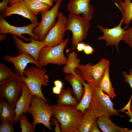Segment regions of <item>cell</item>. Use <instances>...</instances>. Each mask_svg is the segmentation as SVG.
I'll return each instance as SVG.
<instances>
[{
  "label": "cell",
  "instance_id": "obj_1",
  "mask_svg": "<svg viewBox=\"0 0 132 132\" xmlns=\"http://www.w3.org/2000/svg\"><path fill=\"white\" fill-rule=\"evenodd\" d=\"M53 116L59 122L62 132H76L84 113L76 106L57 104L52 105Z\"/></svg>",
  "mask_w": 132,
  "mask_h": 132
},
{
  "label": "cell",
  "instance_id": "obj_2",
  "mask_svg": "<svg viewBox=\"0 0 132 132\" xmlns=\"http://www.w3.org/2000/svg\"><path fill=\"white\" fill-rule=\"evenodd\" d=\"M47 71L45 68H39L32 65L27 67L24 71L25 77L21 78L27 85L33 95H36L44 100L47 103L49 101L44 95L42 91V86H48L49 77L46 74Z\"/></svg>",
  "mask_w": 132,
  "mask_h": 132
},
{
  "label": "cell",
  "instance_id": "obj_3",
  "mask_svg": "<svg viewBox=\"0 0 132 132\" xmlns=\"http://www.w3.org/2000/svg\"><path fill=\"white\" fill-rule=\"evenodd\" d=\"M110 63L107 59L101 58L99 62L94 65L90 63L85 65L79 64L75 71L81 79L94 88L99 87L105 69Z\"/></svg>",
  "mask_w": 132,
  "mask_h": 132
},
{
  "label": "cell",
  "instance_id": "obj_4",
  "mask_svg": "<svg viewBox=\"0 0 132 132\" xmlns=\"http://www.w3.org/2000/svg\"><path fill=\"white\" fill-rule=\"evenodd\" d=\"M33 119L32 123L36 130V125L42 123L49 130L52 129L50 122L53 116L52 105L49 104L43 99L36 95H33L28 112Z\"/></svg>",
  "mask_w": 132,
  "mask_h": 132
},
{
  "label": "cell",
  "instance_id": "obj_5",
  "mask_svg": "<svg viewBox=\"0 0 132 132\" xmlns=\"http://www.w3.org/2000/svg\"><path fill=\"white\" fill-rule=\"evenodd\" d=\"M114 105L110 97L99 87L94 88L89 108L98 118L120 115V110L114 109Z\"/></svg>",
  "mask_w": 132,
  "mask_h": 132
},
{
  "label": "cell",
  "instance_id": "obj_6",
  "mask_svg": "<svg viewBox=\"0 0 132 132\" xmlns=\"http://www.w3.org/2000/svg\"><path fill=\"white\" fill-rule=\"evenodd\" d=\"M90 27L89 22L83 17L72 13L69 14L65 28L66 31H70L72 33L71 50L76 49L77 44L87 37Z\"/></svg>",
  "mask_w": 132,
  "mask_h": 132
},
{
  "label": "cell",
  "instance_id": "obj_7",
  "mask_svg": "<svg viewBox=\"0 0 132 132\" xmlns=\"http://www.w3.org/2000/svg\"><path fill=\"white\" fill-rule=\"evenodd\" d=\"M69 38L65 39L62 43L52 46H46L40 51L38 62L42 67L49 64L59 66L66 65L67 58L64 54V50L69 41Z\"/></svg>",
  "mask_w": 132,
  "mask_h": 132
},
{
  "label": "cell",
  "instance_id": "obj_8",
  "mask_svg": "<svg viewBox=\"0 0 132 132\" xmlns=\"http://www.w3.org/2000/svg\"><path fill=\"white\" fill-rule=\"evenodd\" d=\"M14 74L0 85V97L4 99L14 109L20 97L23 82L16 70Z\"/></svg>",
  "mask_w": 132,
  "mask_h": 132
},
{
  "label": "cell",
  "instance_id": "obj_9",
  "mask_svg": "<svg viewBox=\"0 0 132 132\" xmlns=\"http://www.w3.org/2000/svg\"><path fill=\"white\" fill-rule=\"evenodd\" d=\"M62 0H60L56 2L50 10L40 12L41 21L37 26L33 28L32 31L36 40L43 41L49 31L56 23L55 20L59 13V8Z\"/></svg>",
  "mask_w": 132,
  "mask_h": 132
},
{
  "label": "cell",
  "instance_id": "obj_10",
  "mask_svg": "<svg viewBox=\"0 0 132 132\" xmlns=\"http://www.w3.org/2000/svg\"><path fill=\"white\" fill-rule=\"evenodd\" d=\"M124 17L122 16L119 23L113 28H104L102 25H98L97 27L103 33V35L99 37L98 40H104L106 42V46H111L113 50V46H115L118 53L119 52V45L120 42L123 40L126 30L129 25H125L122 28V25L123 23Z\"/></svg>",
  "mask_w": 132,
  "mask_h": 132
},
{
  "label": "cell",
  "instance_id": "obj_11",
  "mask_svg": "<svg viewBox=\"0 0 132 132\" xmlns=\"http://www.w3.org/2000/svg\"><path fill=\"white\" fill-rule=\"evenodd\" d=\"M56 23L50 30L43 41L47 46H52L59 44L64 41L65 26L67 19L62 12H59Z\"/></svg>",
  "mask_w": 132,
  "mask_h": 132
},
{
  "label": "cell",
  "instance_id": "obj_12",
  "mask_svg": "<svg viewBox=\"0 0 132 132\" xmlns=\"http://www.w3.org/2000/svg\"><path fill=\"white\" fill-rule=\"evenodd\" d=\"M12 37L16 47L19 51V54L23 52L26 53L32 56L37 62L40 51L47 46V44L43 41H38L32 36L29 38L31 42L28 43H24L16 35H12Z\"/></svg>",
  "mask_w": 132,
  "mask_h": 132
},
{
  "label": "cell",
  "instance_id": "obj_13",
  "mask_svg": "<svg viewBox=\"0 0 132 132\" xmlns=\"http://www.w3.org/2000/svg\"><path fill=\"white\" fill-rule=\"evenodd\" d=\"M38 23H32L22 27H16L9 24L4 19L1 15H0V34L10 33L18 37H21L26 41H30L29 38H26L22 34H26L33 37L35 39V36L32 31L33 28L37 26Z\"/></svg>",
  "mask_w": 132,
  "mask_h": 132
},
{
  "label": "cell",
  "instance_id": "obj_14",
  "mask_svg": "<svg viewBox=\"0 0 132 132\" xmlns=\"http://www.w3.org/2000/svg\"><path fill=\"white\" fill-rule=\"evenodd\" d=\"M3 59L4 61L12 63L14 66L15 70L17 71L22 77H26L24 74V71L29 63L34 64L39 68H43L32 56L24 52L15 57L6 55L3 56Z\"/></svg>",
  "mask_w": 132,
  "mask_h": 132
},
{
  "label": "cell",
  "instance_id": "obj_15",
  "mask_svg": "<svg viewBox=\"0 0 132 132\" xmlns=\"http://www.w3.org/2000/svg\"><path fill=\"white\" fill-rule=\"evenodd\" d=\"M90 0H69L67 7L70 13L79 15L90 22L94 15L93 7L90 3Z\"/></svg>",
  "mask_w": 132,
  "mask_h": 132
},
{
  "label": "cell",
  "instance_id": "obj_16",
  "mask_svg": "<svg viewBox=\"0 0 132 132\" xmlns=\"http://www.w3.org/2000/svg\"><path fill=\"white\" fill-rule=\"evenodd\" d=\"M33 96L27 86L23 82L22 93L15 109V116L14 119L15 124H16L19 121L21 114H26L28 112Z\"/></svg>",
  "mask_w": 132,
  "mask_h": 132
},
{
  "label": "cell",
  "instance_id": "obj_17",
  "mask_svg": "<svg viewBox=\"0 0 132 132\" xmlns=\"http://www.w3.org/2000/svg\"><path fill=\"white\" fill-rule=\"evenodd\" d=\"M13 14L20 15L27 18L32 23H39L37 17L31 12L23 0L8 7L6 9L1 13L4 18Z\"/></svg>",
  "mask_w": 132,
  "mask_h": 132
},
{
  "label": "cell",
  "instance_id": "obj_18",
  "mask_svg": "<svg viewBox=\"0 0 132 132\" xmlns=\"http://www.w3.org/2000/svg\"><path fill=\"white\" fill-rule=\"evenodd\" d=\"M64 78L66 81L71 84L75 98L79 102L84 92V88L83 86L81 78L77 74L76 75L70 74H67Z\"/></svg>",
  "mask_w": 132,
  "mask_h": 132
},
{
  "label": "cell",
  "instance_id": "obj_19",
  "mask_svg": "<svg viewBox=\"0 0 132 132\" xmlns=\"http://www.w3.org/2000/svg\"><path fill=\"white\" fill-rule=\"evenodd\" d=\"M81 81L84 88V92L81 99L76 106V108L84 113L85 110L89 108L94 88L83 80L81 79Z\"/></svg>",
  "mask_w": 132,
  "mask_h": 132
},
{
  "label": "cell",
  "instance_id": "obj_20",
  "mask_svg": "<svg viewBox=\"0 0 132 132\" xmlns=\"http://www.w3.org/2000/svg\"><path fill=\"white\" fill-rule=\"evenodd\" d=\"M110 117L103 116L98 118L96 121L99 127L104 132H127L128 129L123 128L114 124Z\"/></svg>",
  "mask_w": 132,
  "mask_h": 132
},
{
  "label": "cell",
  "instance_id": "obj_21",
  "mask_svg": "<svg viewBox=\"0 0 132 132\" xmlns=\"http://www.w3.org/2000/svg\"><path fill=\"white\" fill-rule=\"evenodd\" d=\"M98 118L89 108L86 110L76 132H89L92 125Z\"/></svg>",
  "mask_w": 132,
  "mask_h": 132
},
{
  "label": "cell",
  "instance_id": "obj_22",
  "mask_svg": "<svg viewBox=\"0 0 132 132\" xmlns=\"http://www.w3.org/2000/svg\"><path fill=\"white\" fill-rule=\"evenodd\" d=\"M110 65L107 66L100 82L99 87L112 99L116 97L110 76Z\"/></svg>",
  "mask_w": 132,
  "mask_h": 132
},
{
  "label": "cell",
  "instance_id": "obj_23",
  "mask_svg": "<svg viewBox=\"0 0 132 132\" xmlns=\"http://www.w3.org/2000/svg\"><path fill=\"white\" fill-rule=\"evenodd\" d=\"M118 3L117 6L124 17L123 23L125 25H129L132 21V2L131 0H125L123 1L120 0Z\"/></svg>",
  "mask_w": 132,
  "mask_h": 132
},
{
  "label": "cell",
  "instance_id": "obj_24",
  "mask_svg": "<svg viewBox=\"0 0 132 132\" xmlns=\"http://www.w3.org/2000/svg\"><path fill=\"white\" fill-rule=\"evenodd\" d=\"M72 89H62L59 95L57 101V104L76 106L78 103L76 98L72 95Z\"/></svg>",
  "mask_w": 132,
  "mask_h": 132
},
{
  "label": "cell",
  "instance_id": "obj_25",
  "mask_svg": "<svg viewBox=\"0 0 132 132\" xmlns=\"http://www.w3.org/2000/svg\"><path fill=\"white\" fill-rule=\"evenodd\" d=\"M77 56V53L74 50L68 54L67 63L63 68L64 72L66 74L77 75L75 70L80 61V59L78 58Z\"/></svg>",
  "mask_w": 132,
  "mask_h": 132
},
{
  "label": "cell",
  "instance_id": "obj_26",
  "mask_svg": "<svg viewBox=\"0 0 132 132\" xmlns=\"http://www.w3.org/2000/svg\"><path fill=\"white\" fill-rule=\"evenodd\" d=\"M23 2L31 12L36 16L39 13L49 10L48 4L35 0H23Z\"/></svg>",
  "mask_w": 132,
  "mask_h": 132
},
{
  "label": "cell",
  "instance_id": "obj_27",
  "mask_svg": "<svg viewBox=\"0 0 132 132\" xmlns=\"http://www.w3.org/2000/svg\"><path fill=\"white\" fill-rule=\"evenodd\" d=\"M0 100L3 105L2 111L0 115V121L14 120L15 116V109L4 99L0 97Z\"/></svg>",
  "mask_w": 132,
  "mask_h": 132
},
{
  "label": "cell",
  "instance_id": "obj_28",
  "mask_svg": "<svg viewBox=\"0 0 132 132\" xmlns=\"http://www.w3.org/2000/svg\"><path fill=\"white\" fill-rule=\"evenodd\" d=\"M15 73L4 63H0V85L12 76Z\"/></svg>",
  "mask_w": 132,
  "mask_h": 132
},
{
  "label": "cell",
  "instance_id": "obj_29",
  "mask_svg": "<svg viewBox=\"0 0 132 132\" xmlns=\"http://www.w3.org/2000/svg\"><path fill=\"white\" fill-rule=\"evenodd\" d=\"M19 121L22 132H34L35 131L32 123L28 120L26 114H22L20 116Z\"/></svg>",
  "mask_w": 132,
  "mask_h": 132
},
{
  "label": "cell",
  "instance_id": "obj_30",
  "mask_svg": "<svg viewBox=\"0 0 132 132\" xmlns=\"http://www.w3.org/2000/svg\"><path fill=\"white\" fill-rule=\"evenodd\" d=\"M13 120L1 121L0 124V132H14L15 128Z\"/></svg>",
  "mask_w": 132,
  "mask_h": 132
},
{
  "label": "cell",
  "instance_id": "obj_31",
  "mask_svg": "<svg viewBox=\"0 0 132 132\" xmlns=\"http://www.w3.org/2000/svg\"><path fill=\"white\" fill-rule=\"evenodd\" d=\"M124 43L132 48V26L125 30L123 40Z\"/></svg>",
  "mask_w": 132,
  "mask_h": 132
},
{
  "label": "cell",
  "instance_id": "obj_32",
  "mask_svg": "<svg viewBox=\"0 0 132 132\" xmlns=\"http://www.w3.org/2000/svg\"><path fill=\"white\" fill-rule=\"evenodd\" d=\"M122 74L124 78L125 82L129 84L132 89V69H130L129 70V74L124 71L122 72ZM131 111L132 113V106Z\"/></svg>",
  "mask_w": 132,
  "mask_h": 132
},
{
  "label": "cell",
  "instance_id": "obj_33",
  "mask_svg": "<svg viewBox=\"0 0 132 132\" xmlns=\"http://www.w3.org/2000/svg\"><path fill=\"white\" fill-rule=\"evenodd\" d=\"M51 119L55 125V128L54 129L55 132H61V130L60 126V123L59 121L54 117L52 116Z\"/></svg>",
  "mask_w": 132,
  "mask_h": 132
},
{
  "label": "cell",
  "instance_id": "obj_34",
  "mask_svg": "<svg viewBox=\"0 0 132 132\" xmlns=\"http://www.w3.org/2000/svg\"><path fill=\"white\" fill-rule=\"evenodd\" d=\"M83 51L86 55H88L93 54L95 50L91 46L88 44H86Z\"/></svg>",
  "mask_w": 132,
  "mask_h": 132
},
{
  "label": "cell",
  "instance_id": "obj_35",
  "mask_svg": "<svg viewBox=\"0 0 132 132\" xmlns=\"http://www.w3.org/2000/svg\"><path fill=\"white\" fill-rule=\"evenodd\" d=\"M9 3V0H2V1L0 3V13L2 12L5 10L8 7V3Z\"/></svg>",
  "mask_w": 132,
  "mask_h": 132
},
{
  "label": "cell",
  "instance_id": "obj_36",
  "mask_svg": "<svg viewBox=\"0 0 132 132\" xmlns=\"http://www.w3.org/2000/svg\"><path fill=\"white\" fill-rule=\"evenodd\" d=\"M98 125L96 121H95L92 125L89 132H100L101 131L99 129Z\"/></svg>",
  "mask_w": 132,
  "mask_h": 132
},
{
  "label": "cell",
  "instance_id": "obj_37",
  "mask_svg": "<svg viewBox=\"0 0 132 132\" xmlns=\"http://www.w3.org/2000/svg\"><path fill=\"white\" fill-rule=\"evenodd\" d=\"M86 44L81 42L78 43L77 45L76 49L77 52H79L83 51Z\"/></svg>",
  "mask_w": 132,
  "mask_h": 132
},
{
  "label": "cell",
  "instance_id": "obj_38",
  "mask_svg": "<svg viewBox=\"0 0 132 132\" xmlns=\"http://www.w3.org/2000/svg\"><path fill=\"white\" fill-rule=\"evenodd\" d=\"M36 1L43 2L48 5L50 7L52 6L55 0H35Z\"/></svg>",
  "mask_w": 132,
  "mask_h": 132
},
{
  "label": "cell",
  "instance_id": "obj_39",
  "mask_svg": "<svg viewBox=\"0 0 132 132\" xmlns=\"http://www.w3.org/2000/svg\"><path fill=\"white\" fill-rule=\"evenodd\" d=\"M55 86L62 89L63 87L62 82L59 80H56L54 82Z\"/></svg>",
  "mask_w": 132,
  "mask_h": 132
},
{
  "label": "cell",
  "instance_id": "obj_40",
  "mask_svg": "<svg viewBox=\"0 0 132 132\" xmlns=\"http://www.w3.org/2000/svg\"><path fill=\"white\" fill-rule=\"evenodd\" d=\"M62 89L55 86L52 88V93L57 95H59Z\"/></svg>",
  "mask_w": 132,
  "mask_h": 132
},
{
  "label": "cell",
  "instance_id": "obj_41",
  "mask_svg": "<svg viewBox=\"0 0 132 132\" xmlns=\"http://www.w3.org/2000/svg\"><path fill=\"white\" fill-rule=\"evenodd\" d=\"M9 5L10 6L17 2H19L23 0H9Z\"/></svg>",
  "mask_w": 132,
  "mask_h": 132
},
{
  "label": "cell",
  "instance_id": "obj_42",
  "mask_svg": "<svg viewBox=\"0 0 132 132\" xmlns=\"http://www.w3.org/2000/svg\"><path fill=\"white\" fill-rule=\"evenodd\" d=\"M6 34L3 33L0 34V41H1L4 40L6 37Z\"/></svg>",
  "mask_w": 132,
  "mask_h": 132
},
{
  "label": "cell",
  "instance_id": "obj_43",
  "mask_svg": "<svg viewBox=\"0 0 132 132\" xmlns=\"http://www.w3.org/2000/svg\"><path fill=\"white\" fill-rule=\"evenodd\" d=\"M3 109V105L2 101H0V115H1Z\"/></svg>",
  "mask_w": 132,
  "mask_h": 132
},
{
  "label": "cell",
  "instance_id": "obj_44",
  "mask_svg": "<svg viewBox=\"0 0 132 132\" xmlns=\"http://www.w3.org/2000/svg\"><path fill=\"white\" fill-rule=\"evenodd\" d=\"M127 132H132V130H130L128 129L127 131Z\"/></svg>",
  "mask_w": 132,
  "mask_h": 132
},
{
  "label": "cell",
  "instance_id": "obj_45",
  "mask_svg": "<svg viewBox=\"0 0 132 132\" xmlns=\"http://www.w3.org/2000/svg\"><path fill=\"white\" fill-rule=\"evenodd\" d=\"M116 2H118L119 0H114Z\"/></svg>",
  "mask_w": 132,
  "mask_h": 132
},
{
  "label": "cell",
  "instance_id": "obj_46",
  "mask_svg": "<svg viewBox=\"0 0 132 132\" xmlns=\"http://www.w3.org/2000/svg\"><path fill=\"white\" fill-rule=\"evenodd\" d=\"M60 0H55V2H58V1H59Z\"/></svg>",
  "mask_w": 132,
  "mask_h": 132
},
{
  "label": "cell",
  "instance_id": "obj_47",
  "mask_svg": "<svg viewBox=\"0 0 132 132\" xmlns=\"http://www.w3.org/2000/svg\"><path fill=\"white\" fill-rule=\"evenodd\" d=\"M123 0V1H124V0Z\"/></svg>",
  "mask_w": 132,
  "mask_h": 132
}]
</instances>
